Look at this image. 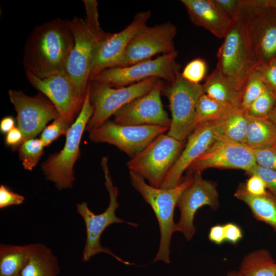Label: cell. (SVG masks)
Listing matches in <instances>:
<instances>
[{"label":"cell","instance_id":"6da1fadb","mask_svg":"<svg viewBox=\"0 0 276 276\" xmlns=\"http://www.w3.org/2000/svg\"><path fill=\"white\" fill-rule=\"evenodd\" d=\"M74 45L71 20L58 18L36 27L25 46L26 72L43 79L65 71Z\"/></svg>","mask_w":276,"mask_h":276},{"label":"cell","instance_id":"7a4b0ae2","mask_svg":"<svg viewBox=\"0 0 276 276\" xmlns=\"http://www.w3.org/2000/svg\"><path fill=\"white\" fill-rule=\"evenodd\" d=\"M129 174L131 185L151 207L158 222L160 239L154 262L169 264L172 236L177 232L174 221L175 208L180 195L191 183L192 176H188L175 188L164 189L148 185L143 177L133 172L129 171Z\"/></svg>","mask_w":276,"mask_h":276},{"label":"cell","instance_id":"3957f363","mask_svg":"<svg viewBox=\"0 0 276 276\" xmlns=\"http://www.w3.org/2000/svg\"><path fill=\"white\" fill-rule=\"evenodd\" d=\"M93 111L89 83L82 108L66 134L63 149L58 153L50 155L41 166L45 178L53 182L58 190L73 187L75 181L74 166L80 156L82 136Z\"/></svg>","mask_w":276,"mask_h":276},{"label":"cell","instance_id":"277c9868","mask_svg":"<svg viewBox=\"0 0 276 276\" xmlns=\"http://www.w3.org/2000/svg\"><path fill=\"white\" fill-rule=\"evenodd\" d=\"M269 2L240 0L242 20L256 65L276 59V19L269 13Z\"/></svg>","mask_w":276,"mask_h":276},{"label":"cell","instance_id":"5b68a950","mask_svg":"<svg viewBox=\"0 0 276 276\" xmlns=\"http://www.w3.org/2000/svg\"><path fill=\"white\" fill-rule=\"evenodd\" d=\"M71 21L74 45L66 60L65 71L77 94L84 99L99 48L110 33L91 29L82 18L75 17Z\"/></svg>","mask_w":276,"mask_h":276},{"label":"cell","instance_id":"8992f818","mask_svg":"<svg viewBox=\"0 0 276 276\" xmlns=\"http://www.w3.org/2000/svg\"><path fill=\"white\" fill-rule=\"evenodd\" d=\"M101 165L104 172L105 179V186L109 195L108 206L105 211L100 214H95L88 207L85 202L77 203V212L82 217L84 221L86 232V243L83 249L82 260L86 262L94 255L103 252L112 256L119 261L127 265H133L125 261L114 255L108 248L102 246L100 242L101 235L105 229L114 223H125L133 226H137V223L127 222L119 218L115 212L119 207L118 202V189L113 185L108 166V157H103Z\"/></svg>","mask_w":276,"mask_h":276},{"label":"cell","instance_id":"52a82bcc","mask_svg":"<svg viewBox=\"0 0 276 276\" xmlns=\"http://www.w3.org/2000/svg\"><path fill=\"white\" fill-rule=\"evenodd\" d=\"M216 67L236 90L241 93L245 81L256 66L244 25L239 19L223 38L217 53Z\"/></svg>","mask_w":276,"mask_h":276},{"label":"cell","instance_id":"ba28073f","mask_svg":"<svg viewBox=\"0 0 276 276\" xmlns=\"http://www.w3.org/2000/svg\"><path fill=\"white\" fill-rule=\"evenodd\" d=\"M163 93L169 100L172 117L167 134L183 142L198 126L196 107L204 94L203 86L187 81L178 72L172 82L164 86Z\"/></svg>","mask_w":276,"mask_h":276},{"label":"cell","instance_id":"9c48e42d","mask_svg":"<svg viewBox=\"0 0 276 276\" xmlns=\"http://www.w3.org/2000/svg\"><path fill=\"white\" fill-rule=\"evenodd\" d=\"M182 142L167 133L161 134L139 154L131 158L126 165L129 171L147 179L150 186L160 188L179 156Z\"/></svg>","mask_w":276,"mask_h":276},{"label":"cell","instance_id":"30bf717a","mask_svg":"<svg viewBox=\"0 0 276 276\" xmlns=\"http://www.w3.org/2000/svg\"><path fill=\"white\" fill-rule=\"evenodd\" d=\"M177 55L175 51L128 66L108 68L91 77L90 81L113 87L127 86L152 77L171 82L180 68L176 60Z\"/></svg>","mask_w":276,"mask_h":276},{"label":"cell","instance_id":"8fae6325","mask_svg":"<svg viewBox=\"0 0 276 276\" xmlns=\"http://www.w3.org/2000/svg\"><path fill=\"white\" fill-rule=\"evenodd\" d=\"M159 80L152 77L121 87L90 81V99L94 111L86 126L87 131L100 126L126 104L148 93Z\"/></svg>","mask_w":276,"mask_h":276},{"label":"cell","instance_id":"7c38bea8","mask_svg":"<svg viewBox=\"0 0 276 276\" xmlns=\"http://www.w3.org/2000/svg\"><path fill=\"white\" fill-rule=\"evenodd\" d=\"M169 128L153 125H123L108 120L89 131L88 137L94 143L114 145L131 158L144 149L157 136L168 132Z\"/></svg>","mask_w":276,"mask_h":276},{"label":"cell","instance_id":"4fadbf2b","mask_svg":"<svg viewBox=\"0 0 276 276\" xmlns=\"http://www.w3.org/2000/svg\"><path fill=\"white\" fill-rule=\"evenodd\" d=\"M201 173L198 171L193 173L191 183L182 192L176 204L180 212L177 232L182 233L188 241L196 232L193 221L197 210L205 205L215 210L219 205L216 183L203 179Z\"/></svg>","mask_w":276,"mask_h":276},{"label":"cell","instance_id":"5bb4252c","mask_svg":"<svg viewBox=\"0 0 276 276\" xmlns=\"http://www.w3.org/2000/svg\"><path fill=\"white\" fill-rule=\"evenodd\" d=\"M176 33V26L170 21L145 26L129 43L120 66H128L150 59L158 54L176 51L174 39Z\"/></svg>","mask_w":276,"mask_h":276},{"label":"cell","instance_id":"9a60e30c","mask_svg":"<svg viewBox=\"0 0 276 276\" xmlns=\"http://www.w3.org/2000/svg\"><path fill=\"white\" fill-rule=\"evenodd\" d=\"M8 95L17 113V127L23 134V142L34 139L48 123L60 116L54 104L42 96H29L14 89H10Z\"/></svg>","mask_w":276,"mask_h":276},{"label":"cell","instance_id":"2e32d148","mask_svg":"<svg viewBox=\"0 0 276 276\" xmlns=\"http://www.w3.org/2000/svg\"><path fill=\"white\" fill-rule=\"evenodd\" d=\"M256 164L254 150L244 143L218 136L188 168L190 174L211 168L247 171Z\"/></svg>","mask_w":276,"mask_h":276},{"label":"cell","instance_id":"e0dca14e","mask_svg":"<svg viewBox=\"0 0 276 276\" xmlns=\"http://www.w3.org/2000/svg\"><path fill=\"white\" fill-rule=\"evenodd\" d=\"M164 84L160 79L148 93L132 100L113 115V121L123 125H153L170 127L171 119L164 109L161 94Z\"/></svg>","mask_w":276,"mask_h":276},{"label":"cell","instance_id":"ac0fdd59","mask_svg":"<svg viewBox=\"0 0 276 276\" xmlns=\"http://www.w3.org/2000/svg\"><path fill=\"white\" fill-rule=\"evenodd\" d=\"M26 76L30 84L54 104L60 116L73 124L84 100L76 93L65 71L41 79L29 72Z\"/></svg>","mask_w":276,"mask_h":276},{"label":"cell","instance_id":"d6986e66","mask_svg":"<svg viewBox=\"0 0 276 276\" xmlns=\"http://www.w3.org/2000/svg\"><path fill=\"white\" fill-rule=\"evenodd\" d=\"M151 14L150 10L139 12L123 30L108 35L99 48L90 79L104 70L120 66L127 46L132 38L147 26Z\"/></svg>","mask_w":276,"mask_h":276},{"label":"cell","instance_id":"ffe728a7","mask_svg":"<svg viewBox=\"0 0 276 276\" xmlns=\"http://www.w3.org/2000/svg\"><path fill=\"white\" fill-rule=\"evenodd\" d=\"M218 136L216 121L198 124L188 136L183 150L169 171L160 188L169 189L178 186L184 171L208 150Z\"/></svg>","mask_w":276,"mask_h":276},{"label":"cell","instance_id":"44dd1931","mask_svg":"<svg viewBox=\"0 0 276 276\" xmlns=\"http://www.w3.org/2000/svg\"><path fill=\"white\" fill-rule=\"evenodd\" d=\"M181 3L194 24L206 29L218 38H224L233 24L213 0H181Z\"/></svg>","mask_w":276,"mask_h":276},{"label":"cell","instance_id":"7402d4cb","mask_svg":"<svg viewBox=\"0 0 276 276\" xmlns=\"http://www.w3.org/2000/svg\"><path fill=\"white\" fill-rule=\"evenodd\" d=\"M234 196L248 206L256 219L270 225L276 232V196L269 192L262 195L251 194L244 184L239 185Z\"/></svg>","mask_w":276,"mask_h":276},{"label":"cell","instance_id":"603a6c76","mask_svg":"<svg viewBox=\"0 0 276 276\" xmlns=\"http://www.w3.org/2000/svg\"><path fill=\"white\" fill-rule=\"evenodd\" d=\"M30 246L29 260L21 276H57L59 265L52 250L39 243L31 244Z\"/></svg>","mask_w":276,"mask_h":276},{"label":"cell","instance_id":"cb8c5ba5","mask_svg":"<svg viewBox=\"0 0 276 276\" xmlns=\"http://www.w3.org/2000/svg\"><path fill=\"white\" fill-rule=\"evenodd\" d=\"M226 276H276V261L268 250H255L243 258L237 270Z\"/></svg>","mask_w":276,"mask_h":276},{"label":"cell","instance_id":"d4e9b609","mask_svg":"<svg viewBox=\"0 0 276 276\" xmlns=\"http://www.w3.org/2000/svg\"><path fill=\"white\" fill-rule=\"evenodd\" d=\"M248 123V115L239 106L228 108L216 121L219 136L244 143Z\"/></svg>","mask_w":276,"mask_h":276},{"label":"cell","instance_id":"484cf974","mask_svg":"<svg viewBox=\"0 0 276 276\" xmlns=\"http://www.w3.org/2000/svg\"><path fill=\"white\" fill-rule=\"evenodd\" d=\"M244 144L253 150L276 146V126L267 118L248 116Z\"/></svg>","mask_w":276,"mask_h":276},{"label":"cell","instance_id":"4316f807","mask_svg":"<svg viewBox=\"0 0 276 276\" xmlns=\"http://www.w3.org/2000/svg\"><path fill=\"white\" fill-rule=\"evenodd\" d=\"M204 93L213 99L231 106H239L241 93L235 89L216 67L202 85Z\"/></svg>","mask_w":276,"mask_h":276},{"label":"cell","instance_id":"83f0119b","mask_svg":"<svg viewBox=\"0 0 276 276\" xmlns=\"http://www.w3.org/2000/svg\"><path fill=\"white\" fill-rule=\"evenodd\" d=\"M30 250V244H1L0 276H16L20 274L28 262Z\"/></svg>","mask_w":276,"mask_h":276},{"label":"cell","instance_id":"f1b7e54d","mask_svg":"<svg viewBox=\"0 0 276 276\" xmlns=\"http://www.w3.org/2000/svg\"><path fill=\"white\" fill-rule=\"evenodd\" d=\"M232 106L220 102L203 94L199 98L196 104V112L198 125L217 121Z\"/></svg>","mask_w":276,"mask_h":276},{"label":"cell","instance_id":"f546056e","mask_svg":"<svg viewBox=\"0 0 276 276\" xmlns=\"http://www.w3.org/2000/svg\"><path fill=\"white\" fill-rule=\"evenodd\" d=\"M267 88L259 72L254 68L248 76L241 92L239 107L244 111Z\"/></svg>","mask_w":276,"mask_h":276},{"label":"cell","instance_id":"4dcf8cb0","mask_svg":"<svg viewBox=\"0 0 276 276\" xmlns=\"http://www.w3.org/2000/svg\"><path fill=\"white\" fill-rule=\"evenodd\" d=\"M44 146L39 139L28 140L18 148V157L25 170L32 171L44 153Z\"/></svg>","mask_w":276,"mask_h":276},{"label":"cell","instance_id":"1f68e13d","mask_svg":"<svg viewBox=\"0 0 276 276\" xmlns=\"http://www.w3.org/2000/svg\"><path fill=\"white\" fill-rule=\"evenodd\" d=\"M276 104V94L267 87L245 110L247 114L256 118H267Z\"/></svg>","mask_w":276,"mask_h":276},{"label":"cell","instance_id":"d6a6232c","mask_svg":"<svg viewBox=\"0 0 276 276\" xmlns=\"http://www.w3.org/2000/svg\"><path fill=\"white\" fill-rule=\"evenodd\" d=\"M72 124L59 116L43 130L40 139L44 147L49 146L61 135L66 134Z\"/></svg>","mask_w":276,"mask_h":276},{"label":"cell","instance_id":"836d02e7","mask_svg":"<svg viewBox=\"0 0 276 276\" xmlns=\"http://www.w3.org/2000/svg\"><path fill=\"white\" fill-rule=\"evenodd\" d=\"M206 70L205 61L201 58H198L189 62L181 74L187 81L194 84H199L204 78Z\"/></svg>","mask_w":276,"mask_h":276},{"label":"cell","instance_id":"e575fe53","mask_svg":"<svg viewBox=\"0 0 276 276\" xmlns=\"http://www.w3.org/2000/svg\"><path fill=\"white\" fill-rule=\"evenodd\" d=\"M245 172L250 176L255 175L259 177L264 182L269 192L276 196V170L256 163Z\"/></svg>","mask_w":276,"mask_h":276},{"label":"cell","instance_id":"d590c367","mask_svg":"<svg viewBox=\"0 0 276 276\" xmlns=\"http://www.w3.org/2000/svg\"><path fill=\"white\" fill-rule=\"evenodd\" d=\"M266 86L276 94V59L262 65H256Z\"/></svg>","mask_w":276,"mask_h":276},{"label":"cell","instance_id":"8d00e7d4","mask_svg":"<svg viewBox=\"0 0 276 276\" xmlns=\"http://www.w3.org/2000/svg\"><path fill=\"white\" fill-rule=\"evenodd\" d=\"M256 163L276 170V146L254 150Z\"/></svg>","mask_w":276,"mask_h":276},{"label":"cell","instance_id":"74e56055","mask_svg":"<svg viewBox=\"0 0 276 276\" xmlns=\"http://www.w3.org/2000/svg\"><path fill=\"white\" fill-rule=\"evenodd\" d=\"M85 6L86 18L85 21L87 26L97 32L103 30L100 28L98 12V2L96 0L83 1Z\"/></svg>","mask_w":276,"mask_h":276},{"label":"cell","instance_id":"f35d334b","mask_svg":"<svg viewBox=\"0 0 276 276\" xmlns=\"http://www.w3.org/2000/svg\"><path fill=\"white\" fill-rule=\"evenodd\" d=\"M25 197L10 190L7 186H0V209L13 205H20L24 203Z\"/></svg>","mask_w":276,"mask_h":276},{"label":"cell","instance_id":"ab89813d","mask_svg":"<svg viewBox=\"0 0 276 276\" xmlns=\"http://www.w3.org/2000/svg\"><path fill=\"white\" fill-rule=\"evenodd\" d=\"M219 9L233 22L239 17L240 0H213Z\"/></svg>","mask_w":276,"mask_h":276},{"label":"cell","instance_id":"60d3db41","mask_svg":"<svg viewBox=\"0 0 276 276\" xmlns=\"http://www.w3.org/2000/svg\"><path fill=\"white\" fill-rule=\"evenodd\" d=\"M244 186L248 192L254 195H264L267 192L264 182L255 175L250 176Z\"/></svg>","mask_w":276,"mask_h":276},{"label":"cell","instance_id":"b9f144b4","mask_svg":"<svg viewBox=\"0 0 276 276\" xmlns=\"http://www.w3.org/2000/svg\"><path fill=\"white\" fill-rule=\"evenodd\" d=\"M225 241L236 244L242 238L241 229L236 224L228 222L223 225Z\"/></svg>","mask_w":276,"mask_h":276},{"label":"cell","instance_id":"7bdbcfd3","mask_svg":"<svg viewBox=\"0 0 276 276\" xmlns=\"http://www.w3.org/2000/svg\"><path fill=\"white\" fill-rule=\"evenodd\" d=\"M24 135L21 130L17 127L7 133L5 137V143L11 146L12 149H16L22 144Z\"/></svg>","mask_w":276,"mask_h":276},{"label":"cell","instance_id":"ee69618b","mask_svg":"<svg viewBox=\"0 0 276 276\" xmlns=\"http://www.w3.org/2000/svg\"><path fill=\"white\" fill-rule=\"evenodd\" d=\"M209 239L217 245H220L225 241L223 225L217 224L212 226L210 228Z\"/></svg>","mask_w":276,"mask_h":276},{"label":"cell","instance_id":"f6af8a7d","mask_svg":"<svg viewBox=\"0 0 276 276\" xmlns=\"http://www.w3.org/2000/svg\"><path fill=\"white\" fill-rule=\"evenodd\" d=\"M15 127V121L13 117L7 116L4 117L0 122V130L3 133H8Z\"/></svg>","mask_w":276,"mask_h":276},{"label":"cell","instance_id":"bcb514c9","mask_svg":"<svg viewBox=\"0 0 276 276\" xmlns=\"http://www.w3.org/2000/svg\"><path fill=\"white\" fill-rule=\"evenodd\" d=\"M270 121H271L276 126V104L269 115L267 117Z\"/></svg>","mask_w":276,"mask_h":276},{"label":"cell","instance_id":"7dc6e473","mask_svg":"<svg viewBox=\"0 0 276 276\" xmlns=\"http://www.w3.org/2000/svg\"><path fill=\"white\" fill-rule=\"evenodd\" d=\"M273 4H274V6H276V2H272Z\"/></svg>","mask_w":276,"mask_h":276},{"label":"cell","instance_id":"c3c4849f","mask_svg":"<svg viewBox=\"0 0 276 276\" xmlns=\"http://www.w3.org/2000/svg\"><path fill=\"white\" fill-rule=\"evenodd\" d=\"M16 276H21L20 274H18L17 275H16Z\"/></svg>","mask_w":276,"mask_h":276}]
</instances>
